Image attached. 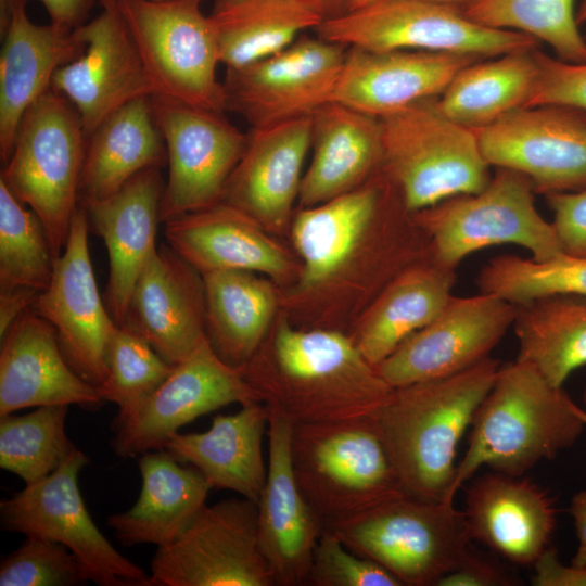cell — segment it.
<instances>
[{
    "instance_id": "obj_1",
    "label": "cell",
    "mask_w": 586,
    "mask_h": 586,
    "mask_svg": "<svg viewBox=\"0 0 586 586\" xmlns=\"http://www.w3.org/2000/svg\"><path fill=\"white\" fill-rule=\"evenodd\" d=\"M270 407L294 423L374 416L393 391L335 331H298L281 322L267 353L238 370Z\"/></svg>"
},
{
    "instance_id": "obj_2",
    "label": "cell",
    "mask_w": 586,
    "mask_h": 586,
    "mask_svg": "<svg viewBox=\"0 0 586 586\" xmlns=\"http://www.w3.org/2000/svg\"><path fill=\"white\" fill-rule=\"evenodd\" d=\"M491 356L459 373L393 388L374 420L407 495L454 501L458 445L491 390Z\"/></svg>"
},
{
    "instance_id": "obj_3",
    "label": "cell",
    "mask_w": 586,
    "mask_h": 586,
    "mask_svg": "<svg viewBox=\"0 0 586 586\" xmlns=\"http://www.w3.org/2000/svg\"><path fill=\"white\" fill-rule=\"evenodd\" d=\"M573 404L563 387L550 384L531 365L517 359L500 365L471 423L451 497L483 466L522 476L572 447L585 428Z\"/></svg>"
},
{
    "instance_id": "obj_4",
    "label": "cell",
    "mask_w": 586,
    "mask_h": 586,
    "mask_svg": "<svg viewBox=\"0 0 586 586\" xmlns=\"http://www.w3.org/2000/svg\"><path fill=\"white\" fill-rule=\"evenodd\" d=\"M324 527L348 549L387 570L402 586H437L472 553L464 512L454 501L404 494Z\"/></svg>"
},
{
    "instance_id": "obj_5",
    "label": "cell",
    "mask_w": 586,
    "mask_h": 586,
    "mask_svg": "<svg viewBox=\"0 0 586 586\" xmlns=\"http://www.w3.org/2000/svg\"><path fill=\"white\" fill-rule=\"evenodd\" d=\"M291 456L323 524L406 494L373 416L294 423Z\"/></svg>"
},
{
    "instance_id": "obj_6",
    "label": "cell",
    "mask_w": 586,
    "mask_h": 586,
    "mask_svg": "<svg viewBox=\"0 0 586 586\" xmlns=\"http://www.w3.org/2000/svg\"><path fill=\"white\" fill-rule=\"evenodd\" d=\"M87 145L79 115L51 88L25 112L0 181L43 224L54 258L75 212Z\"/></svg>"
},
{
    "instance_id": "obj_7",
    "label": "cell",
    "mask_w": 586,
    "mask_h": 586,
    "mask_svg": "<svg viewBox=\"0 0 586 586\" xmlns=\"http://www.w3.org/2000/svg\"><path fill=\"white\" fill-rule=\"evenodd\" d=\"M380 123L383 165L409 212L480 192L491 180V165L474 131L445 116L436 98L385 115Z\"/></svg>"
},
{
    "instance_id": "obj_8",
    "label": "cell",
    "mask_w": 586,
    "mask_h": 586,
    "mask_svg": "<svg viewBox=\"0 0 586 586\" xmlns=\"http://www.w3.org/2000/svg\"><path fill=\"white\" fill-rule=\"evenodd\" d=\"M535 194L524 174L496 167L480 192L450 196L412 216L441 265L456 269L473 252L498 244L521 246L540 262L563 252L552 224L535 206Z\"/></svg>"
},
{
    "instance_id": "obj_9",
    "label": "cell",
    "mask_w": 586,
    "mask_h": 586,
    "mask_svg": "<svg viewBox=\"0 0 586 586\" xmlns=\"http://www.w3.org/2000/svg\"><path fill=\"white\" fill-rule=\"evenodd\" d=\"M205 0H117L145 71L162 95L191 106L225 111L216 30Z\"/></svg>"
},
{
    "instance_id": "obj_10",
    "label": "cell",
    "mask_w": 586,
    "mask_h": 586,
    "mask_svg": "<svg viewBox=\"0 0 586 586\" xmlns=\"http://www.w3.org/2000/svg\"><path fill=\"white\" fill-rule=\"evenodd\" d=\"M318 37L370 51L422 50L479 60L536 49L535 38L468 18L461 8L426 0H382L324 20Z\"/></svg>"
},
{
    "instance_id": "obj_11",
    "label": "cell",
    "mask_w": 586,
    "mask_h": 586,
    "mask_svg": "<svg viewBox=\"0 0 586 586\" xmlns=\"http://www.w3.org/2000/svg\"><path fill=\"white\" fill-rule=\"evenodd\" d=\"M88 462L77 448L51 474L2 500V528L64 545L99 586H152L151 576L118 552L93 522L78 486Z\"/></svg>"
},
{
    "instance_id": "obj_12",
    "label": "cell",
    "mask_w": 586,
    "mask_h": 586,
    "mask_svg": "<svg viewBox=\"0 0 586 586\" xmlns=\"http://www.w3.org/2000/svg\"><path fill=\"white\" fill-rule=\"evenodd\" d=\"M152 586H276L258 538L257 502L205 505L151 561Z\"/></svg>"
},
{
    "instance_id": "obj_13",
    "label": "cell",
    "mask_w": 586,
    "mask_h": 586,
    "mask_svg": "<svg viewBox=\"0 0 586 586\" xmlns=\"http://www.w3.org/2000/svg\"><path fill=\"white\" fill-rule=\"evenodd\" d=\"M346 50L303 34L271 55L226 68L225 111L240 115L251 129L309 117L332 100Z\"/></svg>"
},
{
    "instance_id": "obj_14",
    "label": "cell",
    "mask_w": 586,
    "mask_h": 586,
    "mask_svg": "<svg viewBox=\"0 0 586 586\" xmlns=\"http://www.w3.org/2000/svg\"><path fill=\"white\" fill-rule=\"evenodd\" d=\"M151 103L168 164L161 222L220 203L244 153L249 133L232 125L225 112L162 95H153Z\"/></svg>"
},
{
    "instance_id": "obj_15",
    "label": "cell",
    "mask_w": 586,
    "mask_h": 586,
    "mask_svg": "<svg viewBox=\"0 0 586 586\" xmlns=\"http://www.w3.org/2000/svg\"><path fill=\"white\" fill-rule=\"evenodd\" d=\"M263 400L241 373L224 362L207 339L173 367L166 380L130 416L114 421L111 447L120 458L163 449L179 429L229 404Z\"/></svg>"
},
{
    "instance_id": "obj_16",
    "label": "cell",
    "mask_w": 586,
    "mask_h": 586,
    "mask_svg": "<svg viewBox=\"0 0 586 586\" xmlns=\"http://www.w3.org/2000/svg\"><path fill=\"white\" fill-rule=\"evenodd\" d=\"M514 315L515 305L496 294L453 295L433 321L374 368L393 388L459 373L489 357Z\"/></svg>"
},
{
    "instance_id": "obj_17",
    "label": "cell",
    "mask_w": 586,
    "mask_h": 586,
    "mask_svg": "<svg viewBox=\"0 0 586 586\" xmlns=\"http://www.w3.org/2000/svg\"><path fill=\"white\" fill-rule=\"evenodd\" d=\"M472 130L491 166L524 174L536 193L586 189V113L527 106Z\"/></svg>"
},
{
    "instance_id": "obj_18",
    "label": "cell",
    "mask_w": 586,
    "mask_h": 586,
    "mask_svg": "<svg viewBox=\"0 0 586 586\" xmlns=\"http://www.w3.org/2000/svg\"><path fill=\"white\" fill-rule=\"evenodd\" d=\"M88 215L79 204L67 243L54 259L52 279L33 309L54 328L69 366L98 387L106 377L105 355L117 324L101 297L89 254Z\"/></svg>"
},
{
    "instance_id": "obj_19",
    "label": "cell",
    "mask_w": 586,
    "mask_h": 586,
    "mask_svg": "<svg viewBox=\"0 0 586 586\" xmlns=\"http://www.w3.org/2000/svg\"><path fill=\"white\" fill-rule=\"evenodd\" d=\"M77 27L82 52L53 75L51 89L77 111L87 138L113 112L156 94L116 1Z\"/></svg>"
},
{
    "instance_id": "obj_20",
    "label": "cell",
    "mask_w": 586,
    "mask_h": 586,
    "mask_svg": "<svg viewBox=\"0 0 586 586\" xmlns=\"http://www.w3.org/2000/svg\"><path fill=\"white\" fill-rule=\"evenodd\" d=\"M293 425L292 420L270 407L267 475L257 502L258 538L279 586L307 584L314 550L324 527L295 477L291 456Z\"/></svg>"
},
{
    "instance_id": "obj_21",
    "label": "cell",
    "mask_w": 586,
    "mask_h": 586,
    "mask_svg": "<svg viewBox=\"0 0 586 586\" xmlns=\"http://www.w3.org/2000/svg\"><path fill=\"white\" fill-rule=\"evenodd\" d=\"M193 268L168 244L156 246L136 281L122 324L173 366L206 340L204 282Z\"/></svg>"
},
{
    "instance_id": "obj_22",
    "label": "cell",
    "mask_w": 586,
    "mask_h": 586,
    "mask_svg": "<svg viewBox=\"0 0 586 586\" xmlns=\"http://www.w3.org/2000/svg\"><path fill=\"white\" fill-rule=\"evenodd\" d=\"M475 61L445 52L347 47L331 101L381 118L438 98L456 74Z\"/></svg>"
},
{
    "instance_id": "obj_23",
    "label": "cell",
    "mask_w": 586,
    "mask_h": 586,
    "mask_svg": "<svg viewBox=\"0 0 586 586\" xmlns=\"http://www.w3.org/2000/svg\"><path fill=\"white\" fill-rule=\"evenodd\" d=\"M164 187L161 167H151L114 194L80 204L107 250L110 272L103 300L117 326L125 322L132 289L156 247Z\"/></svg>"
},
{
    "instance_id": "obj_24",
    "label": "cell",
    "mask_w": 586,
    "mask_h": 586,
    "mask_svg": "<svg viewBox=\"0 0 586 586\" xmlns=\"http://www.w3.org/2000/svg\"><path fill=\"white\" fill-rule=\"evenodd\" d=\"M97 387L69 366L52 324L24 313L1 337L0 417L47 405L99 408Z\"/></svg>"
},
{
    "instance_id": "obj_25",
    "label": "cell",
    "mask_w": 586,
    "mask_h": 586,
    "mask_svg": "<svg viewBox=\"0 0 586 586\" xmlns=\"http://www.w3.org/2000/svg\"><path fill=\"white\" fill-rule=\"evenodd\" d=\"M463 512L472 539L521 566H533L550 546L557 524L553 499L545 489L495 471L467 488Z\"/></svg>"
},
{
    "instance_id": "obj_26",
    "label": "cell",
    "mask_w": 586,
    "mask_h": 586,
    "mask_svg": "<svg viewBox=\"0 0 586 586\" xmlns=\"http://www.w3.org/2000/svg\"><path fill=\"white\" fill-rule=\"evenodd\" d=\"M28 0H14L1 31L0 157L9 160L27 109L51 88L55 72L76 59L85 43L77 28L38 25L26 12Z\"/></svg>"
},
{
    "instance_id": "obj_27",
    "label": "cell",
    "mask_w": 586,
    "mask_h": 586,
    "mask_svg": "<svg viewBox=\"0 0 586 586\" xmlns=\"http://www.w3.org/2000/svg\"><path fill=\"white\" fill-rule=\"evenodd\" d=\"M310 148V116L251 129L222 200L253 220L281 226L300 195L302 168Z\"/></svg>"
},
{
    "instance_id": "obj_28",
    "label": "cell",
    "mask_w": 586,
    "mask_h": 586,
    "mask_svg": "<svg viewBox=\"0 0 586 586\" xmlns=\"http://www.w3.org/2000/svg\"><path fill=\"white\" fill-rule=\"evenodd\" d=\"M262 402L241 405L235 413L216 416L204 432H178L163 449L194 467L211 488L233 491L258 502L267 475L263 437L270 416V407Z\"/></svg>"
},
{
    "instance_id": "obj_29",
    "label": "cell",
    "mask_w": 586,
    "mask_h": 586,
    "mask_svg": "<svg viewBox=\"0 0 586 586\" xmlns=\"http://www.w3.org/2000/svg\"><path fill=\"white\" fill-rule=\"evenodd\" d=\"M310 117L313 158L298 195L305 207L357 189L383 165L379 117L336 101L324 103Z\"/></svg>"
},
{
    "instance_id": "obj_30",
    "label": "cell",
    "mask_w": 586,
    "mask_h": 586,
    "mask_svg": "<svg viewBox=\"0 0 586 586\" xmlns=\"http://www.w3.org/2000/svg\"><path fill=\"white\" fill-rule=\"evenodd\" d=\"M142 485L136 504L107 518L125 546L174 542L206 505L209 484L194 467H183L165 449L140 455Z\"/></svg>"
},
{
    "instance_id": "obj_31",
    "label": "cell",
    "mask_w": 586,
    "mask_h": 586,
    "mask_svg": "<svg viewBox=\"0 0 586 586\" xmlns=\"http://www.w3.org/2000/svg\"><path fill=\"white\" fill-rule=\"evenodd\" d=\"M247 215L219 203L164 222L167 244L202 273L214 270L280 275L288 262Z\"/></svg>"
},
{
    "instance_id": "obj_32",
    "label": "cell",
    "mask_w": 586,
    "mask_h": 586,
    "mask_svg": "<svg viewBox=\"0 0 586 586\" xmlns=\"http://www.w3.org/2000/svg\"><path fill=\"white\" fill-rule=\"evenodd\" d=\"M151 98L123 105L87 138L79 204L110 196L140 171L167 163Z\"/></svg>"
},
{
    "instance_id": "obj_33",
    "label": "cell",
    "mask_w": 586,
    "mask_h": 586,
    "mask_svg": "<svg viewBox=\"0 0 586 586\" xmlns=\"http://www.w3.org/2000/svg\"><path fill=\"white\" fill-rule=\"evenodd\" d=\"M456 269L433 259L416 264L384 288L355 337L373 367L444 309L456 283Z\"/></svg>"
},
{
    "instance_id": "obj_34",
    "label": "cell",
    "mask_w": 586,
    "mask_h": 586,
    "mask_svg": "<svg viewBox=\"0 0 586 586\" xmlns=\"http://www.w3.org/2000/svg\"><path fill=\"white\" fill-rule=\"evenodd\" d=\"M388 186L371 183L298 213L295 245L304 259L302 284L311 288L329 279L349 258L383 215Z\"/></svg>"
},
{
    "instance_id": "obj_35",
    "label": "cell",
    "mask_w": 586,
    "mask_h": 586,
    "mask_svg": "<svg viewBox=\"0 0 586 586\" xmlns=\"http://www.w3.org/2000/svg\"><path fill=\"white\" fill-rule=\"evenodd\" d=\"M208 15L226 68L271 55L324 21L306 0H214Z\"/></svg>"
},
{
    "instance_id": "obj_36",
    "label": "cell",
    "mask_w": 586,
    "mask_h": 586,
    "mask_svg": "<svg viewBox=\"0 0 586 586\" xmlns=\"http://www.w3.org/2000/svg\"><path fill=\"white\" fill-rule=\"evenodd\" d=\"M536 50L514 51L467 65L436 98L438 109L455 123L477 129L525 107L538 77Z\"/></svg>"
},
{
    "instance_id": "obj_37",
    "label": "cell",
    "mask_w": 586,
    "mask_h": 586,
    "mask_svg": "<svg viewBox=\"0 0 586 586\" xmlns=\"http://www.w3.org/2000/svg\"><path fill=\"white\" fill-rule=\"evenodd\" d=\"M512 327L515 359L553 386L563 387L572 372L586 366V296L553 294L518 304Z\"/></svg>"
},
{
    "instance_id": "obj_38",
    "label": "cell",
    "mask_w": 586,
    "mask_h": 586,
    "mask_svg": "<svg viewBox=\"0 0 586 586\" xmlns=\"http://www.w3.org/2000/svg\"><path fill=\"white\" fill-rule=\"evenodd\" d=\"M209 345L228 366L239 370L262 345L275 297L251 271L214 270L203 273Z\"/></svg>"
},
{
    "instance_id": "obj_39",
    "label": "cell",
    "mask_w": 586,
    "mask_h": 586,
    "mask_svg": "<svg viewBox=\"0 0 586 586\" xmlns=\"http://www.w3.org/2000/svg\"><path fill=\"white\" fill-rule=\"evenodd\" d=\"M67 411L68 405H47L22 416H1V469L25 485L58 469L77 449L65 431Z\"/></svg>"
},
{
    "instance_id": "obj_40",
    "label": "cell",
    "mask_w": 586,
    "mask_h": 586,
    "mask_svg": "<svg viewBox=\"0 0 586 586\" xmlns=\"http://www.w3.org/2000/svg\"><path fill=\"white\" fill-rule=\"evenodd\" d=\"M461 10L481 25L548 43L562 61L586 63V39L578 29L573 0H475Z\"/></svg>"
},
{
    "instance_id": "obj_41",
    "label": "cell",
    "mask_w": 586,
    "mask_h": 586,
    "mask_svg": "<svg viewBox=\"0 0 586 586\" xmlns=\"http://www.w3.org/2000/svg\"><path fill=\"white\" fill-rule=\"evenodd\" d=\"M475 282L480 292L496 294L514 305L553 294L586 296V258L561 253L539 262L498 255L481 268Z\"/></svg>"
},
{
    "instance_id": "obj_42",
    "label": "cell",
    "mask_w": 586,
    "mask_h": 586,
    "mask_svg": "<svg viewBox=\"0 0 586 586\" xmlns=\"http://www.w3.org/2000/svg\"><path fill=\"white\" fill-rule=\"evenodd\" d=\"M39 217L0 181V289L25 286L43 292L54 268Z\"/></svg>"
},
{
    "instance_id": "obj_43",
    "label": "cell",
    "mask_w": 586,
    "mask_h": 586,
    "mask_svg": "<svg viewBox=\"0 0 586 586\" xmlns=\"http://www.w3.org/2000/svg\"><path fill=\"white\" fill-rule=\"evenodd\" d=\"M106 377L97 391L103 402L118 406L114 421L133 413L166 380L173 365L140 335L117 326L107 344Z\"/></svg>"
},
{
    "instance_id": "obj_44",
    "label": "cell",
    "mask_w": 586,
    "mask_h": 586,
    "mask_svg": "<svg viewBox=\"0 0 586 586\" xmlns=\"http://www.w3.org/2000/svg\"><path fill=\"white\" fill-rule=\"evenodd\" d=\"M90 582L81 561L64 545L26 536L2 558L0 586H73Z\"/></svg>"
},
{
    "instance_id": "obj_45",
    "label": "cell",
    "mask_w": 586,
    "mask_h": 586,
    "mask_svg": "<svg viewBox=\"0 0 586 586\" xmlns=\"http://www.w3.org/2000/svg\"><path fill=\"white\" fill-rule=\"evenodd\" d=\"M306 585L402 586L387 570L348 549L326 527L314 550Z\"/></svg>"
},
{
    "instance_id": "obj_46",
    "label": "cell",
    "mask_w": 586,
    "mask_h": 586,
    "mask_svg": "<svg viewBox=\"0 0 586 586\" xmlns=\"http://www.w3.org/2000/svg\"><path fill=\"white\" fill-rule=\"evenodd\" d=\"M538 77L527 106L559 105L586 113V63H569L536 50Z\"/></svg>"
},
{
    "instance_id": "obj_47",
    "label": "cell",
    "mask_w": 586,
    "mask_h": 586,
    "mask_svg": "<svg viewBox=\"0 0 586 586\" xmlns=\"http://www.w3.org/2000/svg\"><path fill=\"white\" fill-rule=\"evenodd\" d=\"M564 254L586 258V189L545 195Z\"/></svg>"
},
{
    "instance_id": "obj_48",
    "label": "cell",
    "mask_w": 586,
    "mask_h": 586,
    "mask_svg": "<svg viewBox=\"0 0 586 586\" xmlns=\"http://www.w3.org/2000/svg\"><path fill=\"white\" fill-rule=\"evenodd\" d=\"M513 584L514 578L499 564L472 552L461 566L445 575L437 586H509Z\"/></svg>"
},
{
    "instance_id": "obj_49",
    "label": "cell",
    "mask_w": 586,
    "mask_h": 586,
    "mask_svg": "<svg viewBox=\"0 0 586 586\" xmlns=\"http://www.w3.org/2000/svg\"><path fill=\"white\" fill-rule=\"evenodd\" d=\"M535 586H586V565H565L555 547L549 546L533 564Z\"/></svg>"
},
{
    "instance_id": "obj_50",
    "label": "cell",
    "mask_w": 586,
    "mask_h": 586,
    "mask_svg": "<svg viewBox=\"0 0 586 586\" xmlns=\"http://www.w3.org/2000/svg\"><path fill=\"white\" fill-rule=\"evenodd\" d=\"M39 294L25 286L0 289V339L24 313L33 308Z\"/></svg>"
},
{
    "instance_id": "obj_51",
    "label": "cell",
    "mask_w": 586,
    "mask_h": 586,
    "mask_svg": "<svg viewBox=\"0 0 586 586\" xmlns=\"http://www.w3.org/2000/svg\"><path fill=\"white\" fill-rule=\"evenodd\" d=\"M52 24L74 30L86 23L94 0H40Z\"/></svg>"
},
{
    "instance_id": "obj_52",
    "label": "cell",
    "mask_w": 586,
    "mask_h": 586,
    "mask_svg": "<svg viewBox=\"0 0 586 586\" xmlns=\"http://www.w3.org/2000/svg\"><path fill=\"white\" fill-rule=\"evenodd\" d=\"M570 513L573 518L578 548L586 549V489L573 495L570 502Z\"/></svg>"
},
{
    "instance_id": "obj_53",
    "label": "cell",
    "mask_w": 586,
    "mask_h": 586,
    "mask_svg": "<svg viewBox=\"0 0 586 586\" xmlns=\"http://www.w3.org/2000/svg\"><path fill=\"white\" fill-rule=\"evenodd\" d=\"M313 3L324 16V20L336 17L348 10L349 0H306Z\"/></svg>"
},
{
    "instance_id": "obj_54",
    "label": "cell",
    "mask_w": 586,
    "mask_h": 586,
    "mask_svg": "<svg viewBox=\"0 0 586 586\" xmlns=\"http://www.w3.org/2000/svg\"><path fill=\"white\" fill-rule=\"evenodd\" d=\"M426 1H432V2L446 4V5H451V7H457V8H458V5H461V8H463V7L474 2L475 0H426Z\"/></svg>"
},
{
    "instance_id": "obj_55",
    "label": "cell",
    "mask_w": 586,
    "mask_h": 586,
    "mask_svg": "<svg viewBox=\"0 0 586 586\" xmlns=\"http://www.w3.org/2000/svg\"><path fill=\"white\" fill-rule=\"evenodd\" d=\"M571 564L574 565H586V549L577 548L576 553L571 560Z\"/></svg>"
},
{
    "instance_id": "obj_56",
    "label": "cell",
    "mask_w": 586,
    "mask_h": 586,
    "mask_svg": "<svg viewBox=\"0 0 586 586\" xmlns=\"http://www.w3.org/2000/svg\"><path fill=\"white\" fill-rule=\"evenodd\" d=\"M379 1H382V0H349L347 11L359 9V8H362V7L379 2Z\"/></svg>"
},
{
    "instance_id": "obj_57",
    "label": "cell",
    "mask_w": 586,
    "mask_h": 586,
    "mask_svg": "<svg viewBox=\"0 0 586 586\" xmlns=\"http://www.w3.org/2000/svg\"><path fill=\"white\" fill-rule=\"evenodd\" d=\"M576 22L578 25L586 22V0H582L576 11Z\"/></svg>"
},
{
    "instance_id": "obj_58",
    "label": "cell",
    "mask_w": 586,
    "mask_h": 586,
    "mask_svg": "<svg viewBox=\"0 0 586 586\" xmlns=\"http://www.w3.org/2000/svg\"><path fill=\"white\" fill-rule=\"evenodd\" d=\"M573 409L574 411L576 412V415L582 419V421L584 422L585 426H586V409L585 408H582L579 407L577 404H573Z\"/></svg>"
},
{
    "instance_id": "obj_59",
    "label": "cell",
    "mask_w": 586,
    "mask_h": 586,
    "mask_svg": "<svg viewBox=\"0 0 586 586\" xmlns=\"http://www.w3.org/2000/svg\"><path fill=\"white\" fill-rule=\"evenodd\" d=\"M583 404H584L585 409H586V386H585L584 392H583Z\"/></svg>"
},
{
    "instance_id": "obj_60",
    "label": "cell",
    "mask_w": 586,
    "mask_h": 586,
    "mask_svg": "<svg viewBox=\"0 0 586 586\" xmlns=\"http://www.w3.org/2000/svg\"><path fill=\"white\" fill-rule=\"evenodd\" d=\"M103 1H110V0H100V2H103ZM111 1H117V0H111Z\"/></svg>"
},
{
    "instance_id": "obj_61",
    "label": "cell",
    "mask_w": 586,
    "mask_h": 586,
    "mask_svg": "<svg viewBox=\"0 0 586 586\" xmlns=\"http://www.w3.org/2000/svg\"><path fill=\"white\" fill-rule=\"evenodd\" d=\"M585 39H586V36H585Z\"/></svg>"
}]
</instances>
